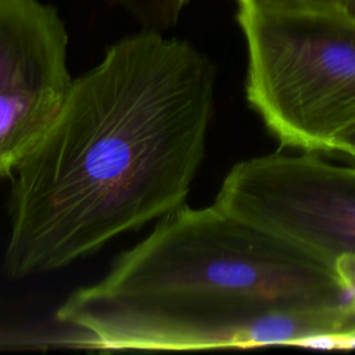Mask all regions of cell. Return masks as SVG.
<instances>
[{"label": "cell", "instance_id": "obj_1", "mask_svg": "<svg viewBox=\"0 0 355 355\" xmlns=\"http://www.w3.org/2000/svg\"><path fill=\"white\" fill-rule=\"evenodd\" d=\"M215 82L205 54L148 29L72 79L10 176L7 276L65 268L184 205L205 154Z\"/></svg>", "mask_w": 355, "mask_h": 355}, {"label": "cell", "instance_id": "obj_2", "mask_svg": "<svg viewBox=\"0 0 355 355\" xmlns=\"http://www.w3.org/2000/svg\"><path fill=\"white\" fill-rule=\"evenodd\" d=\"M90 287L107 294L193 291L298 305L352 304L334 266L215 204H184L159 218Z\"/></svg>", "mask_w": 355, "mask_h": 355}, {"label": "cell", "instance_id": "obj_3", "mask_svg": "<svg viewBox=\"0 0 355 355\" xmlns=\"http://www.w3.org/2000/svg\"><path fill=\"white\" fill-rule=\"evenodd\" d=\"M76 344L101 349L190 351L316 345L352 330L347 306L298 305L193 291H72L55 312Z\"/></svg>", "mask_w": 355, "mask_h": 355}, {"label": "cell", "instance_id": "obj_4", "mask_svg": "<svg viewBox=\"0 0 355 355\" xmlns=\"http://www.w3.org/2000/svg\"><path fill=\"white\" fill-rule=\"evenodd\" d=\"M237 22L250 105L282 144L333 151L355 123V17L239 8Z\"/></svg>", "mask_w": 355, "mask_h": 355}, {"label": "cell", "instance_id": "obj_5", "mask_svg": "<svg viewBox=\"0 0 355 355\" xmlns=\"http://www.w3.org/2000/svg\"><path fill=\"white\" fill-rule=\"evenodd\" d=\"M214 204L331 266L341 257H355V168L309 151L254 157L232 166Z\"/></svg>", "mask_w": 355, "mask_h": 355}, {"label": "cell", "instance_id": "obj_6", "mask_svg": "<svg viewBox=\"0 0 355 355\" xmlns=\"http://www.w3.org/2000/svg\"><path fill=\"white\" fill-rule=\"evenodd\" d=\"M68 33L53 6L0 0V93L68 90Z\"/></svg>", "mask_w": 355, "mask_h": 355}, {"label": "cell", "instance_id": "obj_7", "mask_svg": "<svg viewBox=\"0 0 355 355\" xmlns=\"http://www.w3.org/2000/svg\"><path fill=\"white\" fill-rule=\"evenodd\" d=\"M67 90L36 89L0 93V178L42 140L60 111Z\"/></svg>", "mask_w": 355, "mask_h": 355}, {"label": "cell", "instance_id": "obj_8", "mask_svg": "<svg viewBox=\"0 0 355 355\" xmlns=\"http://www.w3.org/2000/svg\"><path fill=\"white\" fill-rule=\"evenodd\" d=\"M129 11L144 29L162 32L176 25L189 0H107Z\"/></svg>", "mask_w": 355, "mask_h": 355}, {"label": "cell", "instance_id": "obj_9", "mask_svg": "<svg viewBox=\"0 0 355 355\" xmlns=\"http://www.w3.org/2000/svg\"><path fill=\"white\" fill-rule=\"evenodd\" d=\"M239 8L275 11V12H305V11H347V0H237Z\"/></svg>", "mask_w": 355, "mask_h": 355}, {"label": "cell", "instance_id": "obj_10", "mask_svg": "<svg viewBox=\"0 0 355 355\" xmlns=\"http://www.w3.org/2000/svg\"><path fill=\"white\" fill-rule=\"evenodd\" d=\"M334 270L341 284L351 294L352 302H355V257H341L334 262Z\"/></svg>", "mask_w": 355, "mask_h": 355}, {"label": "cell", "instance_id": "obj_11", "mask_svg": "<svg viewBox=\"0 0 355 355\" xmlns=\"http://www.w3.org/2000/svg\"><path fill=\"white\" fill-rule=\"evenodd\" d=\"M333 150L347 153L355 158V123L349 126L343 135L338 136Z\"/></svg>", "mask_w": 355, "mask_h": 355}, {"label": "cell", "instance_id": "obj_12", "mask_svg": "<svg viewBox=\"0 0 355 355\" xmlns=\"http://www.w3.org/2000/svg\"><path fill=\"white\" fill-rule=\"evenodd\" d=\"M347 12L355 17V0H347Z\"/></svg>", "mask_w": 355, "mask_h": 355}]
</instances>
